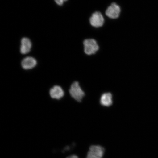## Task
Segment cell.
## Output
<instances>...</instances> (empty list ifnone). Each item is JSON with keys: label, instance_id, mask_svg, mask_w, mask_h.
Instances as JSON below:
<instances>
[{"label": "cell", "instance_id": "5", "mask_svg": "<svg viewBox=\"0 0 158 158\" xmlns=\"http://www.w3.org/2000/svg\"><path fill=\"white\" fill-rule=\"evenodd\" d=\"M121 9L119 6L116 3H113L106 9V14L110 19H115L119 17Z\"/></svg>", "mask_w": 158, "mask_h": 158}, {"label": "cell", "instance_id": "4", "mask_svg": "<svg viewBox=\"0 0 158 158\" xmlns=\"http://www.w3.org/2000/svg\"><path fill=\"white\" fill-rule=\"evenodd\" d=\"M91 25L96 28H98L103 26L104 19L102 14L99 11H96L92 14L89 19Z\"/></svg>", "mask_w": 158, "mask_h": 158}, {"label": "cell", "instance_id": "9", "mask_svg": "<svg viewBox=\"0 0 158 158\" xmlns=\"http://www.w3.org/2000/svg\"><path fill=\"white\" fill-rule=\"evenodd\" d=\"M100 103L102 106L108 107L113 103L112 94L110 93H105L101 97Z\"/></svg>", "mask_w": 158, "mask_h": 158}, {"label": "cell", "instance_id": "11", "mask_svg": "<svg viewBox=\"0 0 158 158\" xmlns=\"http://www.w3.org/2000/svg\"><path fill=\"white\" fill-rule=\"evenodd\" d=\"M67 158H79L76 155H72L70 156H69V157H67Z\"/></svg>", "mask_w": 158, "mask_h": 158}, {"label": "cell", "instance_id": "6", "mask_svg": "<svg viewBox=\"0 0 158 158\" xmlns=\"http://www.w3.org/2000/svg\"><path fill=\"white\" fill-rule=\"evenodd\" d=\"M49 94L51 98L59 100L64 96V92L61 87L56 85L51 89Z\"/></svg>", "mask_w": 158, "mask_h": 158}, {"label": "cell", "instance_id": "7", "mask_svg": "<svg viewBox=\"0 0 158 158\" xmlns=\"http://www.w3.org/2000/svg\"><path fill=\"white\" fill-rule=\"evenodd\" d=\"M37 64V61L34 58L31 57H27L22 61L21 66L25 70H29L35 68Z\"/></svg>", "mask_w": 158, "mask_h": 158}, {"label": "cell", "instance_id": "3", "mask_svg": "<svg viewBox=\"0 0 158 158\" xmlns=\"http://www.w3.org/2000/svg\"><path fill=\"white\" fill-rule=\"evenodd\" d=\"M105 149L100 145L91 146L89 149L86 158H102Z\"/></svg>", "mask_w": 158, "mask_h": 158}, {"label": "cell", "instance_id": "1", "mask_svg": "<svg viewBox=\"0 0 158 158\" xmlns=\"http://www.w3.org/2000/svg\"><path fill=\"white\" fill-rule=\"evenodd\" d=\"M69 93L71 96L78 102H81L85 95L84 91L81 88L79 82H74L71 85Z\"/></svg>", "mask_w": 158, "mask_h": 158}, {"label": "cell", "instance_id": "2", "mask_svg": "<svg viewBox=\"0 0 158 158\" xmlns=\"http://www.w3.org/2000/svg\"><path fill=\"white\" fill-rule=\"evenodd\" d=\"M84 52L86 55L95 54L99 49L97 41L94 39H87L84 41Z\"/></svg>", "mask_w": 158, "mask_h": 158}, {"label": "cell", "instance_id": "8", "mask_svg": "<svg viewBox=\"0 0 158 158\" xmlns=\"http://www.w3.org/2000/svg\"><path fill=\"white\" fill-rule=\"evenodd\" d=\"M32 44L30 40L24 37L21 40L20 52L22 54H26L28 53L31 50Z\"/></svg>", "mask_w": 158, "mask_h": 158}, {"label": "cell", "instance_id": "10", "mask_svg": "<svg viewBox=\"0 0 158 158\" xmlns=\"http://www.w3.org/2000/svg\"><path fill=\"white\" fill-rule=\"evenodd\" d=\"M55 2H56L57 4L59 6H62L63 5L65 2H66L68 0H54Z\"/></svg>", "mask_w": 158, "mask_h": 158}]
</instances>
